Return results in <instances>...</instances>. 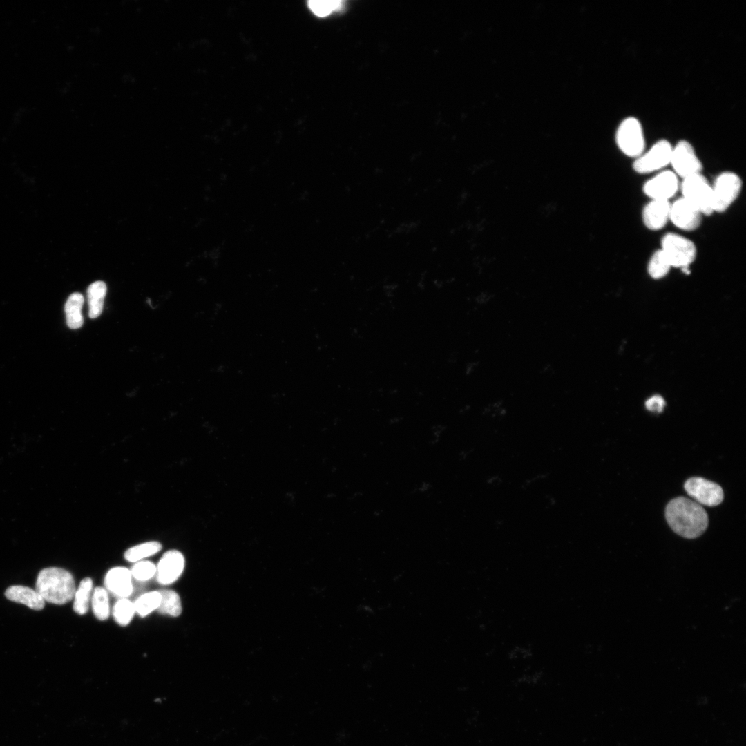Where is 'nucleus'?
Returning a JSON list of instances; mask_svg holds the SVG:
<instances>
[{"label":"nucleus","mask_w":746,"mask_h":746,"mask_svg":"<svg viewBox=\"0 0 746 746\" xmlns=\"http://www.w3.org/2000/svg\"><path fill=\"white\" fill-rule=\"evenodd\" d=\"M343 3L341 0H311L308 1V6L316 15L325 17L339 10Z\"/></svg>","instance_id":"obj_26"},{"label":"nucleus","mask_w":746,"mask_h":746,"mask_svg":"<svg viewBox=\"0 0 746 746\" xmlns=\"http://www.w3.org/2000/svg\"><path fill=\"white\" fill-rule=\"evenodd\" d=\"M674 173L682 179L701 173L702 164L697 157L691 144L681 140L672 148L670 159Z\"/></svg>","instance_id":"obj_8"},{"label":"nucleus","mask_w":746,"mask_h":746,"mask_svg":"<svg viewBox=\"0 0 746 746\" xmlns=\"http://www.w3.org/2000/svg\"><path fill=\"white\" fill-rule=\"evenodd\" d=\"M135 613L134 604L128 598L118 599L112 609L115 621L120 626L128 625Z\"/></svg>","instance_id":"obj_23"},{"label":"nucleus","mask_w":746,"mask_h":746,"mask_svg":"<svg viewBox=\"0 0 746 746\" xmlns=\"http://www.w3.org/2000/svg\"><path fill=\"white\" fill-rule=\"evenodd\" d=\"M742 188V180L735 173L719 174L711 185L714 212L726 211L736 200Z\"/></svg>","instance_id":"obj_5"},{"label":"nucleus","mask_w":746,"mask_h":746,"mask_svg":"<svg viewBox=\"0 0 746 746\" xmlns=\"http://www.w3.org/2000/svg\"><path fill=\"white\" fill-rule=\"evenodd\" d=\"M680 188L682 198L702 215L714 212L711 185L701 173L683 178Z\"/></svg>","instance_id":"obj_3"},{"label":"nucleus","mask_w":746,"mask_h":746,"mask_svg":"<svg viewBox=\"0 0 746 746\" xmlns=\"http://www.w3.org/2000/svg\"><path fill=\"white\" fill-rule=\"evenodd\" d=\"M671 267L664 254L661 249H659L651 256L648 263L647 270L651 277L659 279L665 276Z\"/></svg>","instance_id":"obj_24"},{"label":"nucleus","mask_w":746,"mask_h":746,"mask_svg":"<svg viewBox=\"0 0 746 746\" xmlns=\"http://www.w3.org/2000/svg\"><path fill=\"white\" fill-rule=\"evenodd\" d=\"M661 251L671 267H689L695 260L696 248L694 243L680 235L669 233L661 240Z\"/></svg>","instance_id":"obj_4"},{"label":"nucleus","mask_w":746,"mask_h":746,"mask_svg":"<svg viewBox=\"0 0 746 746\" xmlns=\"http://www.w3.org/2000/svg\"><path fill=\"white\" fill-rule=\"evenodd\" d=\"M684 488L699 504L715 506L723 500L724 494L720 486L702 477L689 478L685 481Z\"/></svg>","instance_id":"obj_9"},{"label":"nucleus","mask_w":746,"mask_h":746,"mask_svg":"<svg viewBox=\"0 0 746 746\" xmlns=\"http://www.w3.org/2000/svg\"><path fill=\"white\" fill-rule=\"evenodd\" d=\"M130 571L133 579L139 582H146L155 575L156 566L151 561L141 560L135 562Z\"/></svg>","instance_id":"obj_25"},{"label":"nucleus","mask_w":746,"mask_h":746,"mask_svg":"<svg viewBox=\"0 0 746 746\" xmlns=\"http://www.w3.org/2000/svg\"><path fill=\"white\" fill-rule=\"evenodd\" d=\"M677 175L671 171H663L647 181L643 191L651 200H667L673 197L678 189Z\"/></svg>","instance_id":"obj_10"},{"label":"nucleus","mask_w":746,"mask_h":746,"mask_svg":"<svg viewBox=\"0 0 746 746\" xmlns=\"http://www.w3.org/2000/svg\"><path fill=\"white\" fill-rule=\"evenodd\" d=\"M647 410L654 412H661L665 405L664 399L658 395L653 396L645 403Z\"/></svg>","instance_id":"obj_27"},{"label":"nucleus","mask_w":746,"mask_h":746,"mask_svg":"<svg viewBox=\"0 0 746 746\" xmlns=\"http://www.w3.org/2000/svg\"><path fill=\"white\" fill-rule=\"evenodd\" d=\"M158 591L161 595V600L157 611L162 615L179 616L182 613V604L179 595L171 589H161Z\"/></svg>","instance_id":"obj_19"},{"label":"nucleus","mask_w":746,"mask_h":746,"mask_svg":"<svg viewBox=\"0 0 746 746\" xmlns=\"http://www.w3.org/2000/svg\"><path fill=\"white\" fill-rule=\"evenodd\" d=\"M162 549V544L157 541H150L133 546L127 549L124 557L130 562H137L152 556Z\"/></svg>","instance_id":"obj_21"},{"label":"nucleus","mask_w":746,"mask_h":746,"mask_svg":"<svg viewBox=\"0 0 746 746\" xmlns=\"http://www.w3.org/2000/svg\"><path fill=\"white\" fill-rule=\"evenodd\" d=\"M93 614L99 620H106L109 618L111 610L108 593L102 586L94 589L90 600Z\"/></svg>","instance_id":"obj_20"},{"label":"nucleus","mask_w":746,"mask_h":746,"mask_svg":"<svg viewBox=\"0 0 746 746\" xmlns=\"http://www.w3.org/2000/svg\"><path fill=\"white\" fill-rule=\"evenodd\" d=\"M84 296L78 292H75L68 298L64 310L66 313V323L69 328L76 329L81 327L84 323L82 314V308L84 305Z\"/></svg>","instance_id":"obj_17"},{"label":"nucleus","mask_w":746,"mask_h":746,"mask_svg":"<svg viewBox=\"0 0 746 746\" xmlns=\"http://www.w3.org/2000/svg\"><path fill=\"white\" fill-rule=\"evenodd\" d=\"M93 593V580L90 577L82 579L75 591L73 597V610L78 615L86 614L89 609Z\"/></svg>","instance_id":"obj_18"},{"label":"nucleus","mask_w":746,"mask_h":746,"mask_svg":"<svg viewBox=\"0 0 746 746\" xmlns=\"http://www.w3.org/2000/svg\"><path fill=\"white\" fill-rule=\"evenodd\" d=\"M701 213L682 197L670 205L669 220L678 228L687 231L700 224Z\"/></svg>","instance_id":"obj_12"},{"label":"nucleus","mask_w":746,"mask_h":746,"mask_svg":"<svg viewBox=\"0 0 746 746\" xmlns=\"http://www.w3.org/2000/svg\"><path fill=\"white\" fill-rule=\"evenodd\" d=\"M106 290V283L101 280L95 281L88 286L87 299L88 316L90 318H96L101 315Z\"/></svg>","instance_id":"obj_16"},{"label":"nucleus","mask_w":746,"mask_h":746,"mask_svg":"<svg viewBox=\"0 0 746 746\" xmlns=\"http://www.w3.org/2000/svg\"><path fill=\"white\" fill-rule=\"evenodd\" d=\"M185 565L183 554L172 549L165 552L156 566V580L162 585L175 582L182 575Z\"/></svg>","instance_id":"obj_11"},{"label":"nucleus","mask_w":746,"mask_h":746,"mask_svg":"<svg viewBox=\"0 0 746 746\" xmlns=\"http://www.w3.org/2000/svg\"><path fill=\"white\" fill-rule=\"evenodd\" d=\"M105 589L113 596L128 598L133 591V577L130 569L117 566L111 568L104 578Z\"/></svg>","instance_id":"obj_13"},{"label":"nucleus","mask_w":746,"mask_h":746,"mask_svg":"<svg viewBox=\"0 0 746 746\" xmlns=\"http://www.w3.org/2000/svg\"><path fill=\"white\" fill-rule=\"evenodd\" d=\"M615 141L624 154L631 157H639L644 150V137L639 121L634 117L624 119L616 131Z\"/></svg>","instance_id":"obj_6"},{"label":"nucleus","mask_w":746,"mask_h":746,"mask_svg":"<svg viewBox=\"0 0 746 746\" xmlns=\"http://www.w3.org/2000/svg\"><path fill=\"white\" fill-rule=\"evenodd\" d=\"M671 528L687 539L700 536L708 526V515L700 504L684 497L671 500L665 509Z\"/></svg>","instance_id":"obj_1"},{"label":"nucleus","mask_w":746,"mask_h":746,"mask_svg":"<svg viewBox=\"0 0 746 746\" xmlns=\"http://www.w3.org/2000/svg\"><path fill=\"white\" fill-rule=\"evenodd\" d=\"M669 201L651 200L642 209V220L648 229L656 231L663 228L669 220Z\"/></svg>","instance_id":"obj_14"},{"label":"nucleus","mask_w":746,"mask_h":746,"mask_svg":"<svg viewBox=\"0 0 746 746\" xmlns=\"http://www.w3.org/2000/svg\"><path fill=\"white\" fill-rule=\"evenodd\" d=\"M5 596L10 601L36 611L43 609L45 606V600L36 590L22 585L9 586L5 591Z\"/></svg>","instance_id":"obj_15"},{"label":"nucleus","mask_w":746,"mask_h":746,"mask_svg":"<svg viewBox=\"0 0 746 746\" xmlns=\"http://www.w3.org/2000/svg\"><path fill=\"white\" fill-rule=\"evenodd\" d=\"M672 148L665 140L657 142L648 151L636 157L633 164L634 171L646 174L664 168L670 164Z\"/></svg>","instance_id":"obj_7"},{"label":"nucleus","mask_w":746,"mask_h":746,"mask_svg":"<svg viewBox=\"0 0 746 746\" xmlns=\"http://www.w3.org/2000/svg\"><path fill=\"white\" fill-rule=\"evenodd\" d=\"M161 595L158 591L145 593L133 602L135 613L144 618L157 610L160 604Z\"/></svg>","instance_id":"obj_22"},{"label":"nucleus","mask_w":746,"mask_h":746,"mask_svg":"<svg viewBox=\"0 0 746 746\" xmlns=\"http://www.w3.org/2000/svg\"><path fill=\"white\" fill-rule=\"evenodd\" d=\"M35 590L45 602L62 605L73 600L76 587L73 576L69 571L49 567L39 571Z\"/></svg>","instance_id":"obj_2"}]
</instances>
